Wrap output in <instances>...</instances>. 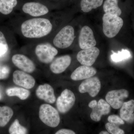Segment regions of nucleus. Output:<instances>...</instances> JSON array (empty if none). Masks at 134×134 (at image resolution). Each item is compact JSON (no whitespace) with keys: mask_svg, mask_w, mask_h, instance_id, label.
Masks as SVG:
<instances>
[{"mask_svg":"<svg viewBox=\"0 0 134 134\" xmlns=\"http://www.w3.org/2000/svg\"><path fill=\"white\" fill-rule=\"evenodd\" d=\"M54 30L53 20L47 17L31 18L19 20L18 33L29 44L48 41Z\"/></svg>","mask_w":134,"mask_h":134,"instance_id":"1","label":"nucleus"},{"mask_svg":"<svg viewBox=\"0 0 134 134\" xmlns=\"http://www.w3.org/2000/svg\"><path fill=\"white\" fill-rule=\"evenodd\" d=\"M24 47L23 50L33 52L38 60L41 63L50 64L58 55V50L48 41L30 43Z\"/></svg>","mask_w":134,"mask_h":134,"instance_id":"2","label":"nucleus"},{"mask_svg":"<svg viewBox=\"0 0 134 134\" xmlns=\"http://www.w3.org/2000/svg\"><path fill=\"white\" fill-rule=\"evenodd\" d=\"M75 38L74 28L72 25H67L54 35L48 42L57 49H64L72 45Z\"/></svg>","mask_w":134,"mask_h":134,"instance_id":"3","label":"nucleus"},{"mask_svg":"<svg viewBox=\"0 0 134 134\" xmlns=\"http://www.w3.org/2000/svg\"><path fill=\"white\" fill-rule=\"evenodd\" d=\"M103 31L109 38H113L119 32L123 25L121 18L115 15L105 14L103 17Z\"/></svg>","mask_w":134,"mask_h":134,"instance_id":"4","label":"nucleus"},{"mask_svg":"<svg viewBox=\"0 0 134 134\" xmlns=\"http://www.w3.org/2000/svg\"><path fill=\"white\" fill-rule=\"evenodd\" d=\"M39 117L45 125L52 127L58 126L60 122V117L58 111L52 105L43 104L40 108Z\"/></svg>","mask_w":134,"mask_h":134,"instance_id":"5","label":"nucleus"},{"mask_svg":"<svg viewBox=\"0 0 134 134\" xmlns=\"http://www.w3.org/2000/svg\"><path fill=\"white\" fill-rule=\"evenodd\" d=\"M88 106L92 109L91 118L96 122L100 121L103 115L109 114L111 111V106L103 99H100L98 102L96 100H92L89 103Z\"/></svg>","mask_w":134,"mask_h":134,"instance_id":"6","label":"nucleus"},{"mask_svg":"<svg viewBox=\"0 0 134 134\" xmlns=\"http://www.w3.org/2000/svg\"><path fill=\"white\" fill-rule=\"evenodd\" d=\"M75 100L74 93L69 90L65 89L57 99L56 106L58 111L62 114L68 112L74 105Z\"/></svg>","mask_w":134,"mask_h":134,"instance_id":"7","label":"nucleus"},{"mask_svg":"<svg viewBox=\"0 0 134 134\" xmlns=\"http://www.w3.org/2000/svg\"><path fill=\"white\" fill-rule=\"evenodd\" d=\"M129 96V92L125 89L112 90L106 95V101L114 109H119L124 103L125 99Z\"/></svg>","mask_w":134,"mask_h":134,"instance_id":"8","label":"nucleus"},{"mask_svg":"<svg viewBox=\"0 0 134 134\" xmlns=\"http://www.w3.org/2000/svg\"><path fill=\"white\" fill-rule=\"evenodd\" d=\"M12 61L14 65L19 70L28 74L33 73L36 70L35 63L24 54H15L12 56Z\"/></svg>","mask_w":134,"mask_h":134,"instance_id":"9","label":"nucleus"},{"mask_svg":"<svg viewBox=\"0 0 134 134\" xmlns=\"http://www.w3.org/2000/svg\"><path fill=\"white\" fill-rule=\"evenodd\" d=\"M22 10L24 14L31 18L45 16L49 12L48 7L39 2H29L24 4Z\"/></svg>","mask_w":134,"mask_h":134,"instance_id":"10","label":"nucleus"},{"mask_svg":"<svg viewBox=\"0 0 134 134\" xmlns=\"http://www.w3.org/2000/svg\"><path fill=\"white\" fill-rule=\"evenodd\" d=\"M101 88L100 80L97 77H92L82 82L79 87L81 93L88 92L91 97H94L98 94Z\"/></svg>","mask_w":134,"mask_h":134,"instance_id":"11","label":"nucleus"},{"mask_svg":"<svg viewBox=\"0 0 134 134\" xmlns=\"http://www.w3.org/2000/svg\"><path fill=\"white\" fill-rule=\"evenodd\" d=\"M100 53V50L96 47L82 50L77 54V60L84 66H91L96 62Z\"/></svg>","mask_w":134,"mask_h":134,"instance_id":"12","label":"nucleus"},{"mask_svg":"<svg viewBox=\"0 0 134 134\" xmlns=\"http://www.w3.org/2000/svg\"><path fill=\"white\" fill-rule=\"evenodd\" d=\"M97 42L92 30L88 26H83L79 34V44L82 50L94 47Z\"/></svg>","mask_w":134,"mask_h":134,"instance_id":"13","label":"nucleus"},{"mask_svg":"<svg viewBox=\"0 0 134 134\" xmlns=\"http://www.w3.org/2000/svg\"><path fill=\"white\" fill-rule=\"evenodd\" d=\"M13 80L16 85L26 89L32 88L36 82L33 76L28 73L19 70H15L13 73Z\"/></svg>","mask_w":134,"mask_h":134,"instance_id":"14","label":"nucleus"},{"mask_svg":"<svg viewBox=\"0 0 134 134\" xmlns=\"http://www.w3.org/2000/svg\"><path fill=\"white\" fill-rule=\"evenodd\" d=\"M72 61V58L69 55H62L54 59L50 63V70L55 74H61L69 67Z\"/></svg>","mask_w":134,"mask_h":134,"instance_id":"15","label":"nucleus"},{"mask_svg":"<svg viewBox=\"0 0 134 134\" xmlns=\"http://www.w3.org/2000/svg\"><path fill=\"white\" fill-rule=\"evenodd\" d=\"M37 97L50 104H53L56 100L53 87L48 84L38 86L36 91Z\"/></svg>","mask_w":134,"mask_h":134,"instance_id":"16","label":"nucleus"},{"mask_svg":"<svg viewBox=\"0 0 134 134\" xmlns=\"http://www.w3.org/2000/svg\"><path fill=\"white\" fill-rule=\"evenodd\" d=\"M97 72L95 68L83 65L77 68L72 72L70 77L74 81H80L93 77Z\"/></svg>","mask_w":134,"mask_h":134,"instance_id":"17","label":"nucleus"},{"mask_svg":"<svg viewBox=\"0 0 134 134\" xmlns=\"http://www.w3.org/2000/svg\"><path fill=\"white\" fill-rule=\"evenodd\" d=\"M134 100L124 102L120 110V116L123 120L132 124L134 122Z\"/></svg>","mask_w":134,"mask_h":134,"instance_id":"18","label":"nucleus"},{"mask_svg":"<svg viewBox=\"0 0 134 134\" xmlns=\"http://www.w3.org/2000/svg\"><path fill=\"white\" fill-rule=\"evenodd\" d=\"M103 8L105 14L120 16L122 13L121 9L118 6V0H105Z\"/></svg>","mask_w":134,"mask_h":134,"instance_id":"19","label":"nucleus"},{"mask_svg":"<svg viewBox=\"0 0 134 134\" xmlns=\"http://www.w3.org/2000/svg\"><path fill=\"white\" fill-rule=\"evenodd\" d=\"M6 93L9 97L16 96L20 99L25 100L30 95V92L28 90L19 87L9 88L6 91Z\"/></svg>","mask_w":134,"mask_h":134,"instance_id":"20","label":"nucleus"},{"mask_svg":"<svg viewBox=\"0 0 134 134\" xmlns=\"http://www.w3.org/2000/svg\"><path fill=\"white\" fill-rule=\"evenodd\" d=\"M17 4V0H0V13L4 15L10 14Z\"/></svg>","mask_w":134,"mask_h":134,"instance_id":"21","label":"nucleus"},{"mask_svg":"<svg viewBox=\"0 0 134 134\" xmlns=\"http://www.w3.org/2000/svg\"><path fill=\"white\" fill-rule=\"evenodd\" d=\"M14 114L13 110L9 107H0V127H4L9 122Z\"/></svg>","mask_w":134,"mask_h":134,"instance_id":"22","label":"nucleus"},{"mask_svg":"<svg viewBox=\"0 0 134 134\" xmlns=\"http://www.w3.org/2000/svg\"><path fill=\"white\" fill-rule=\"evenodd\" d=\"M104 0H81V7L82 11L88 12L93 9L99 7L103 4Z\"/></svg>","mask_w":134,"mask_h":134,"instance_id":"23","label":"nucleus"},{"mask_svg":"<svg viewBox=\"0 0 134 134\" xmlns=\"http://www.w3.org/2000/svg\"><path fill=\"white\" fill-rule=\"evenodd\" d=\"M112 52L111 55V59L113 62L117 63L132 58V54L130 52L126 49H122L121 51H118V52Z\"/></svg>","mask_w":134,"mask_h":134,"instance_id":"24","label":"nucleus"},{"mask_svg":"<svg viewBox=\"0 0 134 134\" xmlns=\"http://www.w3.org/2000/svg\"><path fill=\"white\" fill-rule=\"evenodd\" d=\"M8 43L3 32L0 31V60L6 58L9 53Z\"/></svg>","mask_w":134,"mask_h":134,"instance_id":"25","label":"nucleus"},{"mask_svg":"<svg viewBox=\"0 0 134 134\" xmlns=\"http://www.w3.org/2000/svg\"><path fill=\"white\" fill-rule=\"evenodd\" d=\"M9 132L10 134H26L27 130L20 125L18 120L16 119L10 127Z\"/></svg>","mask_w":134,"mask_h":134,"instance_id":"26","label":"nucleus"},{"mask_svg":"<svg viewBox=\"0 0 134 134\" xmlns=\"http://www.w3.org/2000/svg\"><path fill=\"white\" fill-rule=\"evenodd\" d=\"M106 129L108 133L111 134H125V133L123 130L121 129L119 125L107 122L105 126Z\"/></svg>","mask_w":134,"mask_h":134,"instance_id":"27","label":"nucleus"},{"mask_svg":"<svg viewBox=\"0 0 134 134\" xmlns=\"http://www.w3.org/2000/svg\"><path fill=\"white\" fill-rule=\"evenodd\" d=\"M108 122L110 123L119 125H124V120L118 115L113 114L108 116L107 119Z\"/></svg>","mask_w":134,"mask_h":134,"instance_id":"28","label":"nucleus"},{"mask_svg":"<svg viewBox=\"0 0 134 134\" xmlns=\"http://www.w3.org/2000/svg\"><path fill=\"white\" fill-rule=\"evenodd\" d=\"M9 73V67L7 65L0 64V80L7 78Z\"/></svg>","mask_w":134,"mask_h":134,"instance_id":"29","label":"nucleus"},{"mask_svg":"<svg viewBox=\"0 0 134 134\" xmlns=\"http://www.w3.org/2000/svg\"><path fill=\"white\" fill-rule=\"evenodd\" d=\"M55 134H76L75 133L69 129H62L55 133Z\"/></svg>","mask_w":134,"mask_h":134,"instance_id":"30","label":"nucleus"},{"mask_svg":"<svg viewBox=\"0 0 134 134\" xmlns=\"http://www.w3.org/2000/svg\"><path fill=\"white\" fill-rule=\"evenodd\" d=\"M99 134H110L107 131H103L100 132Z\"/></svg>","mask_w":134,"mask_h":134,"instance_id":"31","label":"nucleus"},{"mask_svg":"<svg viewBox=\"0 0 134 134\" xmlns=\"http://www.w3.org/2000/svg\"><path fill=\"white\" fill-rule=\"evenodd\" d=\"M2 98V96L1 93V92H0V100Z\"/></svg>","mask_w":134,"mask_h":134,"instance_id":"32","label":"nucleus"}]
</instances>
